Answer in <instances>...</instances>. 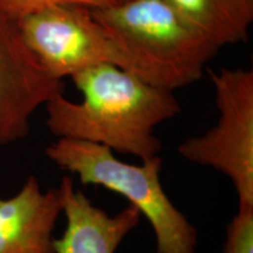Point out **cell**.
<instances>
[{
	"mask_svg": "<svg viewBox=\"0 0 253 253\" xmlns=\"http://www.w3.org/2000/svg\"><path fill=\"white\" fill-rule=\"evenodd\" d=\"M72 80L81 91V102L61 93L45 104L46 126L56 138L101 144L141 162L160 156L162 142L155 128L181 112L172 90L113 63L91 66Z\"/></svg>",
	"mask_w": 253,
	"mask_h": 253,
	"instance_id": "obj_1",
	"label": "cell"
},
{
	"mask_svg": "<svg viewBox=\"0 0 253 253\" xmlns=\"http://www.w3.org/2000/svg\"><path fill=\"white\" fill-rule=\"evenodd\" d=\"M90 9L115 46L120 67L154 86L173 91L195 84L220 49L166 0H126Z\"/></svg>",
	"mask_w": 253,
	"mask_h": 253,
	"instance_id": "obj_2",
	"label": "cell"
},
{
	"mask_svg": "<svg viewBox=\"0 0 253 253\" xmlns=\"http://www.w3.org/2000/svg\"><path fill=\"white\" fill-rule=\"evenodd\" d=\"M45 155L84 185L102 186L128 199L149 220L157 253H196L197 231L164 191L160 156L140 166L129 164L108 147L72 138H58L46 147Z\"/></svg>",
	"mask_w": 253,
	"mask_h": 253,
	"instance_id": "obj_3",
	"label": "cell"
},
{
	"mask_svg": "<svg viewBox=\"0 0 253 253\" xmlns=\"http://www.w3.org/2000/svg\"><path fill=\"white\" fill-rule=\"evenodd\" d=\"M214 87L218 120L204 135L186 138L178 153L232 182L238 205H253V71L207 69Z\"/></svg>",
	"mask_w": 253,
	"mask_h": 253,
	"instance_id": "obj_4",
	"label": "cell"
},
{
	"mask_svg": "<svg viewBox=\"0 0 253 253\" xmlns=\"http://www.w3.org/2000/svg\"><path fill=\"white\" fill-rule=\"evenodd\" d=\"M17 23L30 48L58 80L99 63L120 67L115 46L89 7L53 5Z\"/></svg>",
	"mask_w": 253,
	"mask_h": 253,
	"instance_id": "obj_5",
	"label": "cell"
},
{
	"mask_svg": "<svg viewBox=\"0 0 253 253\" xmlns=\"http://www.w3.org/2000/svg\"><path fill=\"white\" fill-rule=\"evenodd\" d=\"M63 89L62 80L53 78L27 45L17 21L0 14V144L26 137L32 115Z\"/></svg>",
	"mask_w": 253,
	"mask_h": 253,
	"instance_id": "obj_6",
	"label": "cell"
},
{
	"mask_svg": "<svg viewBox=\"0 0 253 253\" xmlns=\"http://www.w3.org/2000/svg\"><path fill=\"white\" fill-rule=\"evenodd\" d=\"M58 190L66 229L61 238L54 239L56 253H115L140 225L142 216L135 207L129 204L112 216L75 189L71 177H63Z\"/></svg>",
	"mask_w": 253,
	"mask_h": 253,
	"instance_id": "obj_7",
	"label": "cell"
},
{
	"mask_svg": "<svg viewBox=\"0 0 253 253\" xmlns=\"http://www.w3.org/2000/svg\"><path fill=\"white\" fill-rule=\"evenodd\" d=\"M62 213L59 190H42L30 176L17 194L0 198V253H56L54 230Z\"/></svg>",
	"mask_w": 253,
	"mask_h": 253,
	"instance_id": "obj_8",
	"label": "cell"
},
{
	"mask_svg": "<svg viewBox=\"0 0 253 253\" xmlns=\"http://www.w3.org/2000/svg\"><path fill=\"white\" fill-rule=\"evenodd\" d=\"M185 21L218 47L248 39L253 0H166Z\"/></svg>",
	"mask_w": 253,
	"mask_h": 253,
	"instance_id": "obj_9",
	"label": "cell"
},
{
	"mask_svg": "<svg viewBox=\"0 0 253 253\" xmlns=\"http://www.w3.org/2000/svg\"><path fill=\"white\" fill-rule=\"evenodd\" d=\"M223 253H253V205H238L226 227Z\"/></svg>",
	"mask_w": 253,
	"mask_h": 253,
	"instance_id": "obj_10",
	"label": "cell"
},
{
	"mask_svg": "<svg viewBox=\"0 0 253 253\" xmlns=\"http://www.w3.org/2000/svg\"><path fill=\"white\" fill-rule=\"evenodd\" d=\"M116 2V0H0V14L14 21L53 5H80L100 8Z\"/></svg>",
	"mask_w": 253,
	"mask_h": 253,
	"instance_id": "obj_11",
	"label": "cell"
},
{
	"mask_svg": "<svg viewBox=\"0 0 253 253\" xmlns=\"http://www.w3.org/2000/svg\"><path fill=\"white\" fill-rule=\"evenodd\" d=\"M120 1H126V0H116V2H120Z\"/></svg>",
	"mask_w": 253,
	"mask_h": 253,
	"instance_id": "obj_12",
	"label": "cell"
}]
</instances>
